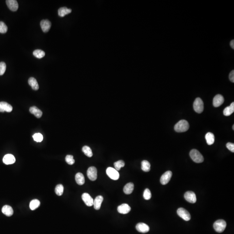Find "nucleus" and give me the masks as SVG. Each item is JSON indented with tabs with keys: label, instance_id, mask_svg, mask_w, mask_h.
Here are the masks:
<instances>
[{
	"label": "nucleus",
	"instance_id": "9d476101",
	"mask_svg": "<svg viewBox=\"0 0 234 234\" xmlns=\"http://www.w3.org/2000/svg\"><path fill=\"white\" fill-rule=\"evenodd\" d=\"M82 198L84 202L87 206H91L93 205L94 200L88 193H84L82 195Z\"/></svg>",
	"mask_w": 234,
	"mask_h": 234
},
{
	"label": "nucleus",
	"instance_id": "393cba45",
	"mask_svg": "<svg viewBox=\"0 0 234 234\" xmlns=\"http://www.w3.org/2000/svg\"><path fill=\"white\" fill-rule=\"evenodd\" d=\"M205 138L208 145H212L215 142V136L213 133H207L205 135Z\"/></svg>",
	"mask_w": 234,
	"mask_h": 234
},
{
	"label": "nucleus",
	"instance_id": "423d86ee",
	"mask_svg": "<svg viewBox=\"0 0 234 234\" xmlns=\"http://www.w3.org/2000/svg\"><path fill=\"white\" fill-rule=\"evenodd\" d=\"M106 173L107 176L113 180H118L119 178V173L118 171L113 168H107L106 170Z\"/></svg>",
	"mask_w": 234,
	"mask_h": 234
},
{
	"label": "nucleus",
	"instance_id": "6e6552de",
	"mask_svg": "<svg viewBox=\"0 0 234 234\" xmlns=\"http://www.w3.org/2000/svg\"><path fill=\"white\" fill-rule=\"evenodd\" d=\"M184 198L187 201L195 203L197 202V197L196 194L192 191H187L185 193Z\"/></svg>",
	"mask_w": 234,
	"mask_h": 234
},
{
	"label": "nucleus",
	"instance_id": "2eb2a0df",
	"mask_svg": "<svg viewBox=\"0 0 234 234\" xmlns=\"http://www.w3.org/2000/svg\"><path fill=\"white\" fill-rule=\"evenodd\" d=\"M3 161L6 165H12L15 162L16 159L14 155L11 154L5 155L3 159Z\"/></svg>",
	"mask_w": 234,
	"mask_h": 234
},
{
	"label": "nucleus",
	"instance_id": "f8f14e48",
	"mask_svg": "<svg viewBox=\"0 0 234 234\" xmlns=\"http://www.w3.org/2000/svg\"><path fill=\"white\" fill-rule=\"evenodd\" d=\"M7 5L9 9L12 11H16L18 8V4L15 0H7Z\"/></svg>",
	"mask_w": 234,
	"mask_h": 234
},
{
	"label": "nucleus",
	"instance_id": "ea45409f",
	"mask_svg": "<svg viewBox=\"0 0 234 234\" xmlns=\"http://www.w3.org/2000/svg\"><path fill=\"white\" fill-rule=\"evenodd\" d=\"M230 46H231V48H233V49H234V39L232 40V41H231L230 42Z\"/></svg>",
	"mask_w": 234,
	"mask_h": 234
},
{
	"label": "nucleus",
	"instance_id": "bb28decb",
	"mask_svg": "<svg viewBox=\"0 0 234 234\" xmlns=\"http://www.w3.org/2000/svg\"><path fill=\"white\" fill-rule=\"evenodd\" d=\"M141 169L146 172H148L151 169V165L147 160H143L141 162Z\"/></svg>",
	"mask_w": 234,
	"mask_h": 234
},
{
	"label": "nucleus",
	"instance_id": "dca6fc26",
	"mask_svg": "<svg viewBox=\"0 0 234 234\" xmlns=\"http://www.w3.org/2000/svg\"><path fill=\"white\" fill-rule=\"evenodd\" d=\"M131 208L127 204H122L118 207V211L119 213L122 214H128L131 211Z\"/></svg>",
	"mask_w": 234,
	"mask_h": 234
},
{
	"label": "nucleus",
	"instance_id": "c9c22d12",
	"mask_svg": "<svg viewBox=\"0 0 234 234\" xmlns=\"http://www.w3.org/2000/svg\"><path fill=\"white\" fill-rule=\"evenodd\" d=\"M144 199L146 200H149L151 199V193L148 189H146L144 191V194H143Z\"/></svg>",
	"mask_w": 234,
	"mask_h": 234
},
{
	"label": "nucleus",
	"instance_id": "39448f33",
	"mask_svg": "<svg viewBox=\"0 0 234 234\" xmlns=\"http://www.w3.org/2000/svg\"><path fill=\"white\" fill-rule=\"evenodd\" d=\"M177 213L179 216L181 217V218L186 221H188L191 219L190 213L183 208H178Z\"/></svg>",
	"mask_w": 234,
	"mask_h": 234
},
{
	"label": "nucleus",
	"instance_id": "a211bd4d",
	"mask_svg": "<svg viewBox=\"0 0 234 234\" xmlns=\"http://www.w3.org/2000/svg\"><path fill=\"white\" fill-rule=\"evenodd\" d=\"M2 212L7 216H11L14 213L13 208L10 205H5L2 208Z\"/></svg>",
	"mask_w": 234,
	"mask_h": 234
},
{
	"label": "nucleus",
	"instance_id": "9b49d317",
	"mask_svg": "<svg viewBox=\"0 0 234 234\" xmlns=\"http://www.w3.org/2000/svg\"><path fill=\"white\" fill-rule=\"evenodd\" d=\"M224 102V98L221 95L218 94L214 97L213 100V105L215 107H219Z\"/></svg>",
	"mask_w": 234,
	"mask_h": 234
},
{
	"label": "nucleus",
	"instance_id": "ddd939ff",
	"mask_svg": "<svg viewBox=\"0 0 234 234\" xmlns=\"http://www.w3.org/2000/svg\"><path fill=\"white\" fill-rule=\"evenodd\" d=\"M13 110V107L11 105L6 102H0V112H11Z\"/></svg>",
	"mask_w": 234,
	"mask_h": 234
},
{
	"label": "nucleus",
	"instance_id": "4be33fe9",
	"mask_svg": "<svg viewBox=\"0 0 234 234\" xmlns=\"http://www.w3.org/2000/svg\"><path fill=\"white\" fill-rule=\"evenodd\" d=\"M28 83L31 86L33 90H37L39 88L38 83L37 81L34 77H31L28 80Z\"/></svg>",
	"mask_w": 234,
	"mask_h": 234
},
{
	"label": "nucleus",
	"instance_id": "4c0bfd02",
	"mask_svg": "<svg viewBox=\"0 0 234 234\" xmlns=\"http://www.w3.org/2000/svg\"><path fill=\"white\" fill-rule=\"evenodd\" d=\"M226 147L229 151H231L232 152H234V144L233 143H230V142L227 143L226 144Z\"/></svg>",
	"mask_w": 234,
	"mask_h": 234
},
{
	"label": "nucleus",
	"instance_id": "473e14b6",
	"mask_svg": "<svg viewBox=\"0 0 234 234\" xmlns=\"http://www.w3.org/2000/svg\"><path fill=\"white\" fill-rule=\"evenodd\" d=\"M33 138L35 141L37 142H42L43 140V136L40 133H36L33 136Z\"/></svg>",
	"mask_w": 234,
	"mask_h": 234
},
{
	"label": "nucleus",
	"instance_id": "f03ea898",
	"mask_svg": "<svg viewBox=\"0 0 234 234\" xmlns=\"http://www.w3.org/2000/svg\"><path fill=\"white\" fill-rule=\"evenodd\" d=\"M190 157L195 163H202L204 161V157L196 149H192L189 153Z\"/></svg>",
	"mask_w": 234,
	"mask_h": 234
},
{
	"label": "nucleus",
	"instance_id": "c756f323",
	"mask_svg": "<svg viewBox=\"0 0 234 234\" xmlns=\"http://www.w3.org/2000/svg\"><path fill=\"white\" fill-rule=\"evenodd\" d=\"M33 55L37 58H41L45 56V53L42 50H36L33 52Z\"/></svg>",
	"mask_w": 234,
	"mask_h": 234
},
{
	"label": "nucleus",
	"instance_id": "2f4dec72",
	"mask_svg": "<svg viewBox=\"0 0 234 234\" xmlns=\"http://www.w3.org/2000/svg\"><path fill=\"white\" fill-rule=\"evenodd\" d=\"M125 165V163L124 161L122 160H119L114 163V166H115V169L117 171L120 170L121 167H124Z\"/></svg>",
	"mask_w": 234,
	"mask_h": 234
},
{
	"label": "nucleus",
	"instance_id": "f3484780",
	"mask_svg": "<svg viewBox=\"0 0 234 234\" xmlns=\"http://www.w3.org/2000/svg\"><path fill=\"white\" fill-rule=\"evenodd\" d=\"M40 26L43 31L47 33L50 29L51 23L48 20H43L40 22Z\"/></svg>",
	"mask_w": 234,
	"mask_h": 234
},
{
	"label": "nucleus",
	"instance_id": "a878e982",
	"mask_svg": "<svg viewBox=\"0 0 234 234\" xmlns=\"http://www.w3.org/2000/svg\"><path fill=\"white\" fill-rule=\"evenodd\" d=\"M71 12V9H68L66 7H62L58 9V15L60 17H64Z\"/></svg>",
	"mask_w": 234,
	"mask_h": 234
},
{
	"label": "nucleus",
	"instance_id": "412c9836",
	"mask_svg": "<svg viewBox=\"0 0 234 234\" xmlns=\"http://www.w3.org/2000/svg\"><path fill=\"white\" fill-rule=\"evenodd\" d=\"M75 179L77 184L80 185H83L85 182L84 176L83 174L81 173H78L75 175Z\"/></svg>",
	"mask_w": 234,
	"mask_h": 234
},
{
	"label": "nucleus",
	"instance_id": "f704fd0d",
	"mask_svg": "<svg viewBox=\"0 0 234 234\" xmlns=\"http://www.w3.org/2000/svg\"><path fill=\"white\" fill-rule=\"evenodd\" d=\"M66 162L69 165H72L75 163V160L73 158V156L70 155H68L66 156L65 158Z\"/></svg>",
	"mask_w": 234,
	"mask_h": 234
},
{
	"label": "nucleus",
	"instance_id": "72a5a7b5",
	"mask_svg": "<svg viewBox=\"0 0 234 234\" xmlns=\"http://www.w3.org/2000/svg\"><path fill=\"white\" fill-rule=\"evenodd\" d=\"M8 28L5 23L2 21H0V33L5 34L7 32Z\"/></svg>",
	"mask_w": 234,
	"mask_h": 234
},
{
	"label": "nucleus",
	"instance_id": "f257e3e1",
	"mask_svg": "<svg viewBox=\"0 0 234 234\" xmlns=\"http://www.w3.org/2000/svg\"><path fill=\"white\" fill-rule=\"evenodd\" d=\"M189 127L188 121L185 120H182L175 124L174 130L177 132H184L188 131Z\"/></svg>",
	"mask_w": 234,
	"mask_h": 234
},
{
	"label": "nucleus",
	"instance_id": "20e7f679",
	"mask_svg": "<svg viewBox=\"0 0 234 234\" xmlns=\"http://www.w3.org/2000/svg\"><path fill=\"white\" fill-rule=\"evenodd\" d=\"M193 108L195 112L198 113H201L204 110V103L202 100L200 98H197L193 103Z\"/></svg>",
	"mask_w": 234,
	"mask_h": 234
},
{
	"label": "nucleus",
	"instance_id": "1a4fd4ad",
	"mask_svg": "<svg viewBox=\"0 0 234 234\" xmlns=\"http://www.w3.org/2000/svg\"><path fill=\"white\" fill-rule=\"evenodd\" d=\"M172 176V173L170 171H167L164 174L161 176L160 178V183L162 184L166 185L169 183L170 181L171 178Z\"/></svg>",
	"mask_w": 234,
	"mask_h": 234
},
{
	"label": "nucleus",
	"instance_id": "0eeeda50",
	"mask_svg": "<svg viewBox=\"0 0 234 234\" xmlns=\"http://www.w3.org/2000/svg\"><path fill=\"white\" fill-rule=\"evenodd\" d=\"M88 177L91 181H95L97 178V169L94 167L88 168L87 172Z\"/></svg>",
	"mask_w": 234,
	"mask_h": 234
},
{
	"label": "nucleus",
	"instance_id": "7ed1b4c3",
	"mask_svg": "<svg viewBox=\"0 0 234 234\" xmlns=\"http://www.w3.org/2000/svg\"><path fill=\"white\" fill-rule=\"evenodd\" d=\"M226 227V222L222 219L218 220L214 222L213 224V227L215 231L219 233H222Z\"/></svg>",
	"mask_w": 234,
	"mask_h": 234
},
{
	"label": "nucleus",
	"instance_id": "5701e85b",
	"mask_svg": "<svg viewBox=\"0 0 234 234\" xmlns=\"http://www.w3.org/2000/svg\"><path fill=\"white\" fill-rule=\"evenodd\" d=\"M234 112V102L231 103L230 106L227 107L223 111V114L226 116H229L232 115Z\"/></svg>",
	"mask_w": 234,
	"mask_h": 234
},
{
	"label": "nucleus",
	"instance_id": "c85d7f7f",
	"mask_svg": "<svg viewBox=\"0 0 234 234\" xmlns=\"http://www.w3.org/2000/svg\"><path fill=\"white\" fill-rule=\"evenodd\" d=\"M82 151H83V152L84 153V154L87 156H88V157H91L93 155V153H92L91 149L88 146H84L83 148V149H82Z\"/></svg>",
	"mask_w": 234,
	"mask_h": 234
},
{
	"label": "nucleus",
	"instance_id": "b1692460",
	"mask_svg": "<svg viewBox=\"0 0 234 234\" xmlns=\"http://www.w3.org/2000/svg\"><path fill=\"white\" fill-rule=\"evenodd\" d=\"M134 189V185L132 183H129L124 187V192L126 194H130L133 192Z\"/></svg>",
	"mask_w": 234,
	"mask_h": 234
},
{
	"label": "nucleus",
	"instance_id": "7c9ffc66",
	"mask_svg": "<svg viewBox=\"0 0 234 234\" xmlns=\"http://www.w3.org/2000/svg\"><path fill=\"white\" fill-rule=\"evenodd\" d=\"M64 187L63 185L58 184L55 188V192L58 196H62L64 193Z\"/></svg>",
	"mask_w": 234,
	"mask_h": 234
},
{
	"label": "nucleus",
	"instance_id": "58836bf2",
	"mask_svg": "<svg viewBox=\"0 0 234 234\" xmlns=\"http://www.w3.org/2000/svg\"><path fill=\"white\" fill-rule=\"evenodd\" d=\"M229 80L232 82V83H234V71L233 70V71L231 72L229 75Z\"/></svg>",
	"mask_w": 234,
	"mask_h": 234
},
{
	"label": "nucleus",
	"instance_id": "4468645a",
	"mask_svg": "<svg viewBox=\"0 0 234 234\" xmlns=\"http://www.w3.org/2000/svg\"><path fill=\"white\" fill-rule=\"evenodd\" d=\"M136 229L138 232L140 233H148L150 230V228H149L148 225H147L146 224L142 223V222H140V223H139L137 224L136 226Z\"/></svg>",
	"mask_w": 234,
	"mask_h": 234
},
{
	"label": "nucleus",
	"instance_id": "cd10ccee",
	"mask_svg": "<svg viewBox=\"0 0 234 234\" xmlns=\"http://www.w3.org/2000/svg\"><path fill=\"white\" fill-rule=\"evenodd\" d=\"M40 203L39 200H32L30 203V208L31 210H34L39 207L40 205Z\"/></svg>",
	"mask_w": 234,
	"mask_h": 234
},
{
	"label": "nucleus",
	"instance_id": "6ab92c4d",
	"mask_svg": "<svg viewBox=\"0 0 234 234\" xmlns=\"http://www.w3.org/2000/svg\"><path fill=\"white\" fill-rule=\"evenodd\" d=\"M103 201V197L102 196H99L96 197L93 203V205L95 209L99 210L100 208Z\"/></svg>",
	"mask_w": 234,
	"mask_h": 234
},
{
	"label": "nucleus",
	"instance_id": "e433bc0d",
	"mask_svg": "<svg viewBox=\"0 0 234 234\" xmlns=\"http://www.w3.org/2000/svg\"><path fill=\"white\" fill-rule=\"evenodd\" d=\"M6 69V65L4 62L0 63V75H3L5 73Z\"/></svg>",
	"mask_w": 234,
	"mask_h": 234
},
{
	"label": "nucleus",
	"instance_id": "a19ab883",
	"mask_svg": "<svg viewBox=\"0 0 234 234\" xmlns=\"http://www.w3.org/2000/svg\"><path fill=\"white\" fill-rule=\"evenodd\" d=\"M233 130H234V125H233Z\"/></svg>",
	"mask_w": 234,
	"mask_h": 234
},
{
	"label": "nucleus",
	"instance_id": "aec40b11",
	"mask_svg": "<svg viewBox=\"0 0 234 234\" xmlns=\"http://www.w3.org/2000/svg\"><path fill=\"white\" fill-rule=\"evenodd\" d=\"M29 111L32 114L34 115L37 118H41L43 115L42 111L36 106H32L30 107Z\"/></svg>",
	"mask_w": 234,
	"mask_h": 234
}]
</instances>
